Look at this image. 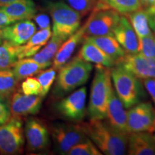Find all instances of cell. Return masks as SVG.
<instances>
[{
	"instance_id": "ba28073f",
	"label": "cell",
	"mask_w": 155,
	"mask_h": 155,
	"mask_svg": "<svg viewBox=\"0 0 155 155\" xmlns=\"http://www.w3.org/2000/svg\"><path fill=\"white\" fill-rule=\"evenodd\" d=\"M52 135L56 150L61 154H67L75 145L88 139L79 124H56L52 129Z\"/></svg>"
},
{
	"instance_id": "d590c367",
	"label": "cell",
	"mask_w": 155,
	"mask_h": 155,
	"mask_svg": "<svg viewBox=\"0 0 155 155\" xmlns=\"http://www.w3.org/2000/svg\"><path fill=\"white\" fill-rule=\"evenodd\" d=\"M144 9L147 12L150 28L153 30L155 35V5L145 7Z\"/></svg>"
},
{
	"instance_id": "ac0fdd59",
	"label": "cell",
	"mask_w": 155,
	"mask_h": 155,
	"mask_svg": "<svg viewBox=\"0 0 155 155\" xmlns=\"http://www.w3.org/2000/svg\"><path fill=\"white\" fill-rule=\"evenodd\" d=\"M84 25H83V27L79 28L61 45L53 58V67L56 71L59 70L69 61L77 46L84 40Z\"/></svg>"
},
{
	"instance_id": "3957f363",
	"label": "cell",
	"mask_w": 155,
	"mask_h": 155,
	"mask_svg": "<svg viewBox=\"0 0 155 155\" xmlns=\"http://www.w3.org/2000/svg\"><path fill=\"white\" fill-rule=\"evenodd\" d=\"M59 70L54 91L55 96H63L88 81L93 65L77 56L67 62Z\"/></svg>"
},
{
	"instance_id": "ffe728a7",
	"label": "cell",
	"mask_w": 155,
	"mask_h": 155,
	"mask_svg": "<svg viewBox=\"0 0 155 155\" xmlns=\"http://www.w3.org/2000/svg\"><path fill=\"white\" fill-rule=\"evenodd\" d=\"M78 56L85 61L95 63L97 65H102L109 68L116 65L114 60L106 55L96 45L85 40Z\"/></svg>"
},
{
	"instance_id": "5bb4252c",
	"label": "cell",
	"mask_w": 155,
	"mask_h": 155,
	"mask_svg": "<svg viewBox=\"0 0 155 155\" xmlns=\"http://www.w3.org/2000/svg\"><path fill=\"white\" fill-rule=\"evenodd\" d=\"M106 118L107 119L106 121L117 131L126 134L130 133L127 124V113L113 87L108 98Z\"/></svg>"
},
{
	"instance_id": "277c9868",
	"label": "cell",
	"mask_w": 155,
	"mask_h": 155,
	"mask_svg": "<svg viewBox=\"0 0 155 155\" xmlns=\"http://www.w3.org/2000/svg\"><path fill=\"white\" fill-rule=\"evenodd\" d=\"M111 73L116 94L124 108H130L145 98L146 93L138 78L116 65Z\"/></svg>"
},
{
	"instance_id": "ee69618b",
	"label": "cell",
	"mask_w": 155,
	"mask_h": 155,
	"mask_svg": "<svg viewBox=\"0 0 155 155\" xmlns=\"http://www.w3.org/2000/svg\"><path fill=\"white\" fill-rule=\"evenodd\" d=\"M154 36H155V35H154Z\"/></svg>"
},
{
	"instance_id": "603a6c76",
	"label": "cell",
	"mask_w": 155,
	"mask_h": 155,
	"mask_svg": "<svg viewBox=\"0 0 155 155\" xmlns=\"http://www.w3.org/2000/svg\"><path fill=\"white\" fill-rule=\"evenodd\" d=\"M48 66L45 64L38 63L32 58H25L19 59L13 65L12 70L17 81H19L39 73Z\"/></svg>"
},
{
	"instance_id": "74e56055",
	"label": "cell",
	"mask_w": 155,
	"mask_h": 155,
	"mask_svg": "<svg viewBox=\"0 0 155 155\" xmlns=\"http://www.w3.org/2000/svg\"><path fill=\"white\" fill-rule=\"evenodd\" d=\"M14 22H15L14 19L11 18L9 15H7L2 9L0 8V30Z\"/></svg>"
},
{
	"instance_id": "5b68a950",
	"label": "cell",
	"mask_w": 155,
	"mask_h": 155,
	"mask_svg": "<svg viewBox=\"0 0 155 155\" xmlns=\"http://www.w3.org/2000/svg\"><path fill=\"white\" fill-rule=\"evenodd\" d=\"M47 9L53 20L52 35L65 42L81 28L82 17L66 3L48 2Z\"/></svg>"
},
{
	"instance_id": "ab89813d",
	"label": "cell",
	"mask_w": 155,
	"mask_h": 155,
	"mask_svg": "<svg viewBox=\"0 0 155 155\" xmlns=\"http://www.w3.org/2000/svg\"><path fill=\"white\" fill-rule=\"evenodd\" d=\"M15 1H17V0H0V7L14 2Z\"/></svg>"
},
{
	"instance_id": "4316f807",
	"label": "cell",
	"mask_w": 155,
	"mask_h": 155,
	"mask_svg": "<svg viewBox=\"0 0 155 155\" xmlns=\"http://www.w3.org/2000/svg\"><path fill=\"white\" fill-rule=\"evenodd\" d=\"M18 81L11 68L0 70V95L8 100L15 92Z\"/></svg>"
},
{
	"instance_id": "1f68e13d",
	"label": "cell",
	"mask_w": 155,
	"mask_h": 155,
	"mask_svg": "<svg viewBox=\"0 0 155 155\" xmlns=\"http://www.w3.org/2000/svg\"><path fill=\"white\" fill-rule=\"evenodd\" d=\"M65 2L81 17H84L91 12L98 0H65Z\"/></svg>"
},
{
	"instance_id": "44dd1931",
	"label": "cell",
	"mask_w": 155,
	"mask_h": 155,
	"mask_svg": "<svg viewBox=\"0 0 155 155\" xmlns=\"http://www.w3.org/2000/svg\"><path fill=\"white\" fill-rule=\"evenodd\" d=\"M0 8L15 22L32 19L37 12L32 0H17Z\"/></svg>"
},
{
	"instance_id": "60d3db41",
	"label": "cell",
	"mask_w": 155,
	"mask_h": 155,
	"mask_svg": "<svg viewBox=\"0 0 155 155\" xmlns=\"http://www.w3.org/2000/svg\"><path fill=\"white\" fill-rule=\"evenodd\" d=\"M2 42H3V38H2V35L1 30H0V44H1Z\"/></svg>"
},
{
	"instance_id": "484cf974",
	"label": "cell",
	"mask_w": 155,
	"mask_h": 155,
	"mask_svg": "<svg viewBox=\"0 0 155 155\" xmlns=\"http://www.w3.org/2000/svg\"><path fill=\"white\" fill-rule=\"evenodd\" d=\"M18 60L17 46L3 40L0 44V70L10 68Z\"/></svg>"
},
{
	"instance_id": "f1b7e54d",
	"label": "cell",
	"mask_w": 155,
	"mask_h": 155,
	"mask_svg": "<svg viewBox=\"0 0 155 155\" xmlns=\"http://www.w3.org/2000/svg\"><path fill=\"white\" fill-rule=\"evenodd\" d=\"M55 78L56 70L53 67L45 71H40L36 78L40 85V96L45 97L48 94L54 81L55 80Z\"/></svg>"
},
{
	"instance_id": "8d00e7d4",
	"label": "cell",
	"mask_w": 155,
	"mask_h": 155,
	"mask_svg": "<svg viewBox=\"0 0 155 155\" xmlns=\"http://www.w3.org/2000/svg\"><path fill=\"white\" fill-rule=\"evenodd\" d=\"M144 86L155 105V78L145 79L144 80Z\"/></svg>"
},
{
	"instance_id": "836d02e7",
	"label": "cell",
	"mask_w": 155,
	"mask_h": 155,
	"mask_svg": "<svg viewBox=\"0 0 155 155\" xmlns=\"http://www.w3.org/2000/svg\"><path fill=\"white\" fill-rule=\"evenodd\" d=\"M11 118L10 108L7 101L0 98V125L7 122Z\"/></svg>"
},
{
	"instance_id": "7bdbcfd3",
	"label": "cell",
	"mask_w": 155,
	"mask_h": 155,
	"mask_svg": "<svg viewBox=\"0 0 155 155\" xmlns=\"http://www.w3.org/2000/svg\"><path fill=\"white\" fill-rule=\"evenodd\" d=\"M153 137H154V141H155V135L153 136Z\"/></svg>"
},
{
	"instance_id": "e575fe53",
	"label": "cell",
	"mask_w": 155,
	"mask_h": 155,
	"mask_svg": "<svg viewBox=\"0 0 155 155\" xmlns=\"http://www.w3.org/2000/svg\"><path fill=\"white\" fill-rule=\"evenodd\" d=\"M33 19L35 21L36 24L39 27L40 30L50 27V17L48 15L44 14V13H40V14L35 15Z\"/></svg>"
},
{
	"instance_id": "8992f818",
	"label": "cell",
	"mask_w": 155,
	"mask_h": 155,
	"mask_svg": "<svg viewBox=\"0 0 155 155\" xmlns=\"http://www.w3.org/2000/svg\"><path fill=\"white\" fill-rule=\"evenodd\" d=\"M121 15L118 12L98 0L84 25V38L88 37L114 36V29Z\"/></svg>"
},
{
	"instance_id": "7a4b0ae2",
	"label": "cell",
	"mask_w": 155,
	"mask_h": 155,
	"mask_svg": "<svg viewBox=\"0 0 155 155\" xmlns=\"http://www.w3.org/2000/svg\"><path fill=\"white\" fill-rule=\"evenodd\" d=\"M112 87L109 68L96 65L88 107L90 119H106L108 98Z\"/></svg>"
},
{
	"instance_id": "52a82bcc",
	"label": "cell",
	"mask_w": 155,
	"mask_h": 155,
	"mask_svg": "<svg viewBox=\"0 0 155 155\" xmlns=\"http://www.w3.org/2000/svg\"><path fill=\"white\" fill-rule=\"evenodd\" d=\"M25 144L22 124L19 118H10L0 125V153L5 155L17 154Z\"/></svg>"
},
{
	"instance_id": "83f0119b",
	"label": "cell",
	"mask_w": 155,
	"mask_h": 155,
	"mask_svg": "<svg viewBox=\"0 0 155 155\" xmlns=\"http://www.w3.org/2000/svg\"><path fill=\"white\" fill-rule=\"evenodd\" d=\"M108 7L121 15H128L142 8L139 0H101Z\"/></svg>"
},
{
	"instance_id": "e0dca14e",
	"label": "cell",
	"mask_w": 155,
	"mask_h": 155,
	"mask_svg": "<svg viewBox=\"0 0 155 155\" xmlns=\"http://www.w3.org/2000/svg\"><path fill=\"white\" fill-rule=\"evenodd\" d=\"M128 154L155 155V141L150 133L139 131L128 134Z\"/></svg>"
},
{
	"instance_id": "d4e9b609",
	"label": "cell",
	"mask_w": 155,
	"mask_h": 155,
	"mask_svg": "<svg viewBox=\"0 0 155 155\" xmlns=\"http://www.w3.org/2000/svg\"><path fill=\"white\" fill-rule=\"evenodd\" d=\"M63 42L61 39L52 35V38H50V40L45 45V47L42 50H39L38 53L32 56V58L39 63L45 64L50 66L52 64V59L55 57Z\"/></svg>"
},
{
	"instance_id": "9a60e30c",
	"label": "cell",
	"mask_w": 155,
	"mask_h": 155,
	"mask_svg": "<svg viewBox=\"0 0 155 155\" xmlns=\"http://www.w3.org/2000/svg\"><path fill=\"white\" fill-rule=\"evenodd\" d=\"M25 137L28 149L38 151L46 148L49 144V132L47 128L40 120L30 119L25 124Z\"/></svg>"
},
{
	"instance_id": "7c38bea8",
	"label": "cell",
	"mask_w": 155,
	"mask_h": 155,
	"mask_svg": "<svg viewBox=\"0 0 155 155\" xmlns=\"http://www.w3.org/2000/svg\"><path fill=\"white\" fill-rule=\"evenodd\" d=\"M36 31V25L30 19L17 21L1 29L3 40L15 46L26 43Z\"/></svg>"
},
{
	"instance_id": "4dcf8cb0",
	"label": "cell",
	"mask_w": 155,
	"mask_h": 155,
	"mask_svg": "<svg viewBox=\"0 0 155 155\" xmlns=\"http://www.w3.org/2000/svg\"><path fill=\"white\" fill-rule=\"evenodd\" d=\"M138 54L147 58H155V36L154 34L138 38Z\"/></svg>"
},
{
	"instance_id": "7402d4cb",
	"label": "cell",
	"mask_w": 155,
	"mask_h": 155,
	"mask_svg": "<svg viewBox=\"0 0 155 155\" xmlns=\"http://www.w3.org/2000/svg\"><path fill=\"white\" fill-rule=\"evenodd\" d=\"M84 40L96 45L116 62L126 54L125 50L120 45L114 36L88 37L84 38Z\"/></svg>"
},
{
	"instance_id": "9c48e42d",
	"label": "cell",
	"mask_w": 155,
	"mask_h": 155,
	"mask_svg": "<svg viewBox=\"0 0 155 155\" xmlns=\"http://www.w3.org/2000/svg\"><path fill=\"white\" fill-rule=\"evenodd\" d=\"M127 124L130 132L155 131V108L150 102H140L127 112Z\"/></svg>"
},
{
	"instance_id": "4fadbf2b",
	"label": "cell",
	"mask_w": 155,
	"mask_h": 155,
	"mask_svg": "<svg viewBox=\"0 0 155 155\" xmlns=\"http://www.w3.org/2000/svg\"><path fill=\"white\" fill-rule=\"evenodd\" d=\"M42 98L40 95H25L20 92H16L11 98V116L19 118L22 116L33 115L38 113L41 108Z\"/></svg>"
},
{
	"instance_id": "2e32d148",
	"label": "cell",
	"mask_w": 155,
	"mask_h": 155,
	"mask_svg": "<svg viewBox=\"0 0 155 155\" xmlns=\"http://www.w3.org/2000/svg\"><path fill=\"white\" fill-rule=\"evenodd\" d=\"M114 36L126 53H138V37L129 20L125 16L120 17L119 22L114 29Z\"/></svg>"
},
{
	"instance_id": "6da1fadb",
	"label": "cell",
	"mask_w": 155,
	"mask_h": 155,
	"mask_svg": "<svg viewBox=\"0 0 155 155\" xmlns=\"http://www.w3.org/2000/svg\"><path fill=\"white\" fill-rule=\"evenodd\" d=\"M79 125L104 154L123 155L127 152L128 134L117 131L104 119H90Z\"/></svg>"
},
{
	"instance_id": "8fae6325",
	"label": "cell",
	"mask_w": 155,
	"mask_h": 155,
	"mask_svg": "<svg viewBox=\"0 0 155 155\" xmlns=\"http://www.w3.org/2000/svg\"><path fill=\"white\" fill-rule=\"evenodd\" d=\"M116 65L139 79L155 78V58L144 57L138 53H126L116 62Z\"/></svg>"
},
{
	"instance_id": "f546056e",
	"label": "cell",
	"mask_w": 155,
	"mask_h": 155,
	"mask_svg": "<svg viewBox=\"0 0 155 155\" xmlns=\"http://www.w3.org/2000/svg\"><path fill=\"white\" fill-rule=\"evenodd\" d=\"M68 155H101V151L98 147L94 144V142L90 139H87L86 141H83L75 145L72 147Z\"/></svg>"
},
{
	"instance_id": "d6a6232c",
	"label": "cell",
	"mask_w": 155,
	"mask_h": 155,
	"mask_svg": "<svg viewBox=\"0 0 155 155\" xmlns=\"http://www.w3.org/2000/svg\"><path fill=\"white\" fill-rule=\"evenodd\" d=\"M22 94L25 95H40V85L36 78H27L21 86Z\"/></svg>"
},
{
	"instance_id": "30bf717a",
	"label": "cell",
	"mask_w": 155,
	"mask_h": 155,
	"mask_svg": "<svg viewBox=\"0 0 155 155\" xmlns=\"http://www.w3.org/2000/svg\"><path fill=\"white\" fill-rule=\"evenodd\" d=\"M86 87L83 86L58 102L56 109L69 121L79 122L86 115Z\"/></svg>"
},
{
	"instance_id": "f35d334b",
	"label": "cell",
	"mask_w": 155,
	"mask_h": 155,
	"mask_svg": "<svg viewBox=\"0 0 155 155\" xmlns=\"http://www.w3.org/2000/svg\"><path fill=\"white\" fill-rule=\"evenodd\" d=\"M139 1L141 2L142 6H144L145 7L155 5V0H139Z\"/></svg>"
},
{
	"instance_id": "d6986e66",
	"label": "cell",
	"mask_w": 155,
	"mask_h": 155,
	"mask_svg": "<svg viewBox=\"0 0 155 155\" xmlns=\"http://www.w3.org/2000/svg\"><path fill=\"white\" fill-rule=\"evenodd\" d=\"M51 36L52 31L50 27L48 28L40 29L31 37L26 43L22 45L17 46L19 59L33 56L47 44Z\"/></svg>"
},
{
	"instance_id": "b9f144b4",
	"label": "cell",
	"mask_w": 155,
	"mask_h": 155,
	"mask_svg": "<svg viewBox=\"0 0 155 155\" xmlns=\"http://www.w3.org/2000/svg\"><path fill=\"white\" fill-rule=\"evenodd\" d=\"M0 98H2V96H1V95H0ZM4 99H5V98H4Z\"/></svg>"
},
{
	"instance_id": "cb8c5ba5",
	"label": "cell",
	"mask_w": 155,
	"mask_h": 155,
	"mask_svg": "<svg viewBox=\"0 0 155 155\" xmlns=\"http://www.w3.org/2000/svg\"><path fill=\"white\" fill-rule=\"evenodd\" d=\"M129 22L132 25L134 30L138 38H144L152 34L149 25L147 15L144 9L141 8L138 10L128 14Z\"/></svg>"
}]
</instances>
